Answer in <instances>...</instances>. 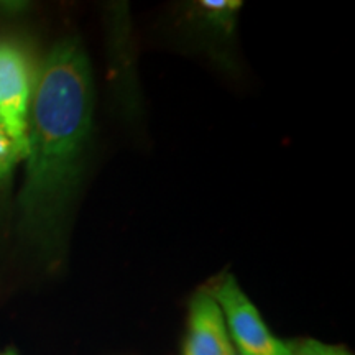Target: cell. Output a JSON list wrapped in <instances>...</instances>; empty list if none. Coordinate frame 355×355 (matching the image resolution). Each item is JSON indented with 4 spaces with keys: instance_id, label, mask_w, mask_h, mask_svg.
Masks as SVG:
<instances>
[{
    "instance_id": "obj_8",
    "label": "cell",
    "mask_w": 355,
    "mask_h": 355,
    "mask_svg": "<svg viewBox=\"0 0 355 355\" xmlns=\"http://www.w3.org/2000/svg\"><path fill=\"white\" fill-rule=\"evenodd\" d=\"M0 355H19V354H17L13 349H8L6 352H0Z\"/></svg>"
},
{
    "instance_id": "obj_7",
    "label": "cell",
    "mask_w": 355,
    "mask_h": 355,
    "mask_svg": "<svg viewBox=\"0 0 355 355\" xmlns=\"http://www.w3.org/2000/svg\"><path fill=\"white\" fill-rule=\"evenodd\" d=\"M290 355H352L349 350L339 345H329L314 339H306L301 343H293Z\"/></svg>"
},
{
    "instance_id": "obj_9",
    "label": "cell",
    "mask_w": 355,
    "mask_h": 355,
    "mask_svg": "<svg viewBox=\"0 0 355 355\" xmlns=\"http://www.w3.org/2000/svg\"><path fill=\"white\" fill-rule=\"evenodd\" d=\"M235 355H241V354H239V352H237V354H235Z\"/></svg>"
},
{
    "instance_id": "obj_4",
    "label": "cell",
    "mask_w": 355,
    "mask_h": 355,
    "mask_svg": "<svg viewBox=\"0 0 355 355\" xmlns=\"http://www.w3.org/2000/svg\"><path fill=\"white\" fill-rule=\"evenodd\" d=\"M224 316L211 293H198L189 304L183 355H235Z\"/></svg>"
},
{
    "instance_id": "obj_2",
    "label": "cell",
    "mask_w": 355,
    "mask_h": 355,
    "mask_svg": "<svg viewBox=\"0 0 355 355\" xmlns=\"http://www.w3.org/2000/svg\"><path fill=\"white\" fill-rule=\"evenodd\" d=\"M211 296L219 304L225 326L241 355H290L293 343H283L270 332L259 309L241 290L237 279L227 275Z\"/></svg>"
},
{
    "instance_id": "obj_3",
    "label": "cell",
    "mask_w": 355,
    "mask_h": 355,
    "mask_svg": "<svg viewBox=\"0 0 355 355\" xmlns=\"http://www.w3.org/2000/svg\"><path fill=\"white\" fill-rule=\"evenodd\" d=\"M32 94V73L24 51L12 43H0V125L24 145H28Z\"/></svg>"
},
{
    "instance_id": "obj_6",
    "label": "cell",
    "mask_w": 355,
    "mask_h": 355,
    "mask_svg": "<svg viewBox=\"0 0 355 355\" xmlns=\"http://www.w3.org/2000/svg\"><path fill=\"white\" fill-rule=\"evenodd\" d=\"M241 7L242 2H237V0H202L199 2V12H201L202 19L225 30L230 28L235 12Z\"/></svg>"
},
{
    "instance_id": "obj_1",
    "label": "cell",
    "mask_w": 355,
    "mask_h": 355,
    "mask_svg": "<svg viewBox=\"0 0 355 355\" xmlns=\"http://www.w3.org/2000/svg\"><path fill=\"white\" fill-rule=\"evenodd\" d=\"M94 89L76 40L56 43L33 84L25 183L19 196L20 241L38 259H63L69 214L81 184L92 130Z\"/></svg>"
},
{
    "instance_id": "obj_5",
    "label": "cell",
    "mask_w": 355,
    "mask_h": 355,
    "mask_svg": "<svg viewBox=\"0 0 355 355\" xmlns=\"http://www.w3.org/2000/svg\"><path fill=\"white\" fill-rule=\"evenodd\" d=\"M26 153H28V145L12 139L10 133L0 125V184L10 175L17 163L26 158Z\"/></svg>"
}]
</instances>
